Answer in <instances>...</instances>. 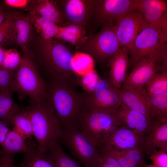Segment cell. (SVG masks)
<instances>
[{"label": "cell", "instance_id": "1", "mask_svg": "<svg viewBox=\"0 0 167 167\" xmlns=\"http://www.w3.org/2000/svg\"><path fill=\"white\" fill-rule=\"evenodd\" d=\"M48 100L63 129L77 126L88 109V95L66 81H49Z\"/></svg>", "mask_w": 167, "mask_h": 167}, {"label": "cell", "instance_id": "2", "mask_svg": "<svg viewBox=\"0 0 167 167\" xmlns=\"http://www.w3.org/2000/svg\"><path fill=\"white\" fill-rule=\"evenodd\" d=\"M40 45V59L49 81H64L79 86V76L72 66L74 53L65 43L55 38H41Z\"/></svg>", "mask_w": 167, "mask_h": 167}, {"label": "cell", "instance_id": "3", "mask_svg": "<svg viewBox=\"0 0 167 167\" xmlns=\"http://www.w3.org/2000/svg\"><path fill=\"white\" fill-rule=\"evenodd\" d=\"M25 109L31 119L33 135L37 142V149L46 154L49 148L62 137L63 128L48 99L39 102L30 101Z\"/></svg>", "mask_w": 167, "mask_h": 167}, {"label": "cell", "instance_id": "4", "mask_svg": "<svg viewBox=\"0 0 167 167\" xmlns=\"http://www.w3.org/2000/svg\"><path fill=\"white\" fill-rule=\"evenodd\" d=\"M22 57L21 65L14 74L11 90L18 93L20 99L26 96L31 101L47 99V84L33 62V56L23 55Z\"/></svg>", "mask_w": 167, "mask_h": 167}, {"label": "cell", "instance_id": "5", "mask_svg": "<svg viewBox=\"0 0 167 167\" xmlns=\"http://www.w3.org/2000/svg\"><path fill=\"white\" fill-rule=\"evenodd\" d=\"M115 25L110 22L102 27L98 32L91 34L84 45L76 51L88 54L98 64L106 65L120 48Z\"/></svg>", "mask_w": 167, "mask_h": 167}, {"label": "cell", "instance_id": "6", "mask_svg": "<svg viewBox=\"0 0 167 167\" xmlns=\"http://www.w3.org/2000/svg\"><path fill=\"white\" fill-rule=\"evenodd\" d=\"M118 126L114 112L88 109L76 127L98 148L109 133Z\"/></svg>", "mask_w": 167, "mask_h": 167}, {"label": "cell", "instance_id": "7", "mask_svg": "<svg viewBox=\"0 0 167 167\" xmlns=\"http://www.w3.org/2000/svg\"><path fill=\"white\" fill-rule=\"evenodd\" d=\"M84 167H95L100 157L97 147L90 142L76 127L63 129L59 139Z\"/></svg>", "mask_w": 167, "mask_h": 167}, {"label": "cell", "instance_id": "8", "mask_svg": "<svg viewBox=\"0 0 167 167\" xmlns=\"http://www.w3.org/2000/svg\"><path fill=\"white\" fill-rule=\"evenodd\" d=\"M56 1L67 25H79L94 33L98 28L95 16L96 0Z\"/></svg>", "mask_w": 167, "mask_h": 167}, {"label": "cell", "instance_id": "9", "mask_svg": "<svg viewBox=\"0 0 167 167\" xmlns=\"http://www.w3.org/2000/svg\"><path fill=\"white\" fill-rule=\"evenodd\" d=\"M167 41L159 27L148 24L137 35L129 50L130 63L134 66L142 58L158 51Z\"/></svg>", "mask_w": 167, "mask_h": 167}, {"label": "cell", "instance_id": "10", "mask_svg": "<svg viewBox=\"0 0 167 167\" xmlns=\"http://www.w3.org/2000/svg\"><path fill=\"white\" fill-rule=\"evenodd\" d=\"M161 48L157 52L142 58L133 66L132 71L126 76L121 88L134 90L145 95V86L160 71L158 54Z\"/></svg>", "mask_w": 167, "mask_h": 167}, {"label": "cell", "instance_id": "11", "mask_svg": "<svg viewBox=\"0 0 167 167\" xmlns=\"http://www.w3.org/2000/svg\"><path fill=\"white\" fill-rule=\"evenodd\" d=\"M145 137L125 127L118 126L108 134L98 148L100 153L144 146Z\"/></svg>", "mask_w": 167, "mask_h": 167}, {"label": "cell", "instance_id": "12", "mask_svg": "<svg viewBox=\"0 0 167 167\" xmlns=\"http://www.w3.org/2000/svg\"><path fill=\"white\" fill-rule=\"evenodd\" d=\"M138 0H96L95 16L97 27L109 22L115 24L130 11L137 8Z\"/></svg>", "mask_w": 167, "mask_h": 167}, {"label": "cell", "instance_id": "13", "mask_svg": "<svg viewBox=\"0 0 167 167\" xmlns=\"http://www.w3.org/2000/svg\"><path fill=\"white\" fill-rule=\"evenodd\" d=\"M148 24L137 8L121 18L115 25L120 47L129 50L137 35Z\"/></svg>", "mask_w": 167, "mask_h": 167}, {"label": "cell", "instance_id": "14", "mask_svg": "<svg viewBox=\"0 0 167 167\" xmlns=\"http://www.w3.org/2000/svg\"><path fill=\"white\" fill-rule=\"evenodd\" d=\"M32 31L33 26L28 14L20 11H13L6 43L10 42L19 45L23 55L33 56L29 48Z\"/></svg>", "mask_w": 167, "mask_h": 167}, {"label": "cell", "instance_id": "15", "mask_svg": "<svg viewBox=\"0 0 167 167\" xmlns=\"http://www.w3.org/2000/svg\"><path fill=\"white\" fill-rule=\"evenodd\" d=\"M88 94V109L113 113L122 105L120 90L114 88L108 83Z\"/></svg>", "mask_w": 167, "mask_h": 167}, {"label": "cell", "instance_id": "16", "mask_svg": "<svg viewBox=\"0 0 167 167\" xmlns=\"http://www.w3.org/2000/svg\"><path fill=\"white\" fill-rule=\"evenodd\" d=\"M137 9L148 23L159 27L167 37V1L138 0Z\"/></svg>", "mask_w": 167, "mask_h": 167}, {"label": "cell", "instance_id": "17", "mask_svg": "<svg viewBox=\"0 0 167 167\" xmlns=\"http://www.w3.org/2000/svg\"><path fill=\"white\" fill-rule=\"evenodd\" d=\"M114 113L120 126L145 137L152 127L153 120L123 105Z\"/></svg>", "mask_w": 167, "mask_h": 167}, {"label": "cell", "instance_id": "18", "mask_svg": "<svg viewBox=\"0 0 167 167\" xmlns=\"http://www.w3.org/2000/svg\"><path fill=\"white\" fill-rule=\"evenodd\" d=\"M128 55V49L120 47L106 64L110 69L107 82L119 90L126 77L127 71L130 64Z\"/></svg>", "mask_w": 167, "mask_h": 167}, {"label": "cell", "instance_id": "19", "mask_svg": "<svg viewBox=\"0 0 167 167\" xmlns=\"http://www.w3.org/2000/svg\"><path fill=\"white\" fill-rule=\"evenodd\" d=\"M26 11H34L43 18L60 27L67 25L56 1L31 0Z\"/></svg>", "mask_w": 167, "mask_h": 167}, {"label": "cell", "instance_id": "20", "mask_svg": "<svg viewBox=\"0 0 167 167\" xmlns=\"http://www.w3.org/2000/svg\"><path fill=\"white\" fill-rule=\"evenodd\" d=\"M144 147L148 156L157 148L167 152V122L153 120L152 127L145 137Z\"/></svg>", "mask_w": 167, "mask_h": 167}, {"label": "cell", "instance_id": "21", "mask_svg": "<svg viewBox=\"0 0 167 167\" xmlns=\"http://www.w3.org/2000/svg\"><path fill=\"white\" fill-rule=\"evenodd\" d=\"M92 34L93 33L81 26L71 24L59 26L55 38L74 46L77 51L84 45Z\"/></svg>", "mask_w": 167, "mask_h": 167}, {"label": "cell", "instance_id": "22", "mask_svg": "<svg viewBox=\"0 0 167 167\" xmlns=\"http://www.w3.org/2000/svg\"><path fill=\"white\" fill-rule=\"evenodd\" d=\"M116 160L123 167H144L145 154L144 146L105 153Z\"/></svg>", "mask_w": 167, "mask_h": 167}, {"label": "cell", "instance_id": "23", "mask_svg": "<svg viewBox=\"0 0 167 167\" xmlns=\"http://www.w3.org/2000/svg\"><path fill=\"white\" fill-rule=\"evenodd\" d=\"M13 92L10 88L0 90V121L10 129L13 128L14 116L24 108L13 101Z\"/></svg>", "mask_w": 167, "mask_h": 167}, {"label": "cell", "instance_id": "24", "mask_svg": "<svg viewBox=\"0 0 167 167\" xmlns=\"http://www.w3.org/2000/svg\"><path fill=\"white\" fill-rule=\"evenodd\" d=\"M119 97L121 105L153 120L145 96L134 90L121 88Z\"/></svg>", "mask_w": 167, "mask_h": 167}, {"label": "cell", "instance_id": "25", "mask_svg": "<svg viewBox=\"0 0 167 167\" xmlns=\"http://www.w3.org/2000/svg\"><path fill=\"white\" fill-rule=\"evenodd\" d=\"M28 146L23 160L18 167H58L55 161L47 154L39 152L33 142L27 141Z\"/></svg>", "mask_w": 167, "mask_h": 167}, {"label": "cell", "instance_id": "26", "mask_svg": "<svg viewBox=\"0 0 167 167\" xmlns=\"http://www.w3.org/2000/svg\"><path fill=\"white\" fill-rule=\"evenodd\" d=\"M28 11L27 14L32 26L41 38L45 39L55 38L58 33L59 26L43 18L34 11Z\"/></svg>", "mask_w": 167, "mask_h": 167}, {"label": "cell", "instance_id": "27", "mask_svg": "<svg viewBox=\"0 0 167 167\" xmlns=\"http://www.w3.org/2000/svg\"><path fill=\"white\" fill-rule=\"evenodd\" d=\"M153 120L167 122V92L159 95H145Z\"/></svg>", "mask_w": 167, "mask_h": 167}, {"label": "cell", "instance_id": "28", "mask_svg": "<svg viewBox=\"0 0 167 167\" xmlns=\"http://www.w3.org/2000/svg\"><path fill=\"white\" fill-rule=\"evenodd\" d=\"M26 138L13 130H11L7 135L2 149L5 152L15 155L20 152L27 153L28 146Z\"/></svg>", "mask_w": 167, "mask_h": 167}, {"label": "cell", "instance_id": "29", "mask_svg": "<svg viewBox=\"0 0 167 167\" xmlns=\"http://www.w3.org/2000/svg\"><path fill=\"white\" fill-rule=\"evenodd\" d=\"M46 154L55 161L58 167H82L78 161L65 153L59 141L49 148Z\"/></svg>", "mask_w": 167, "mask_h": 167}, {"label": "cell", "instance_id": "30", "mask_svg": "<svg viewBox=\"0 0 167 167\" xmlns=\"http://www.w3.org/2000/svg\"><path fill=\"white\" fill-rule=\"evenodd\" d=\"M12 130L27 138L33 135V128L29 114L24 108L17 113L12 121Z\"/></svg>", "mask_w": 167, "mask_h": 167}, {"label": "cell", "instance_id": "31", "mask_svg": "<svg viewBox=\"0 0 167 167\" xmlns=\"http://www.w3.org/2000/svg\"><path fill=\"white\" fill-rule=\"evenodd\" d=\"M94 62L88 54L76 51L73 55L72 66L74 72L79 76H81L94 69Z\"/></svg>", "mask_w": 167, "mask_h": 167}, {"label": "cell", "instance_id": "32", "mask_svg": "<svg viewBox=\"0 0 167 167\" xmlns=\"http://www.w3.org/2000/svg\"><path fill=\"white\" fill-rule=\"evenodd\" d=\"M145 95H157L167 92V72L156 73L144 86Z\"/></svg>", "mask_w": 167, "mask_h": 167}, {"label": "cell", "instance_id": "33", "mask_svg": "<svg viewBox=\"0 0 167 167\" xmlns=\"http://www.w3.org/2000/svg\"><path fill=\"white\" fill-rule=\"evenodd\" d=\"M22 59L20 53L16 49H5L2 69L15 73L21 65Z\"/></svg>", "mask_w": 167, "mask_h": 167}, {"label": "cell", "instance_id": "34", "mask_svg": "<svg viewBox=\"0 0 167 167\" xmlns=\"http://www.w3.org/2000/svg\"><path fill=\"white\" fill-rule=\"evenodd\" d=\"M79 86L88 93L104 85L94 69L84 75L79 76Z\"/></svg>", "mask_w": 167, "mask_h": 167}, {"label": "cell", "instance_id": "35", "mask_svg": "<svg viewBox=\"0 0 167 167\" xmlns=\"http://www.w3.org/2000/svg\"><path fill=\"white\" fill-rule=\"evenodd\" d=\"M153 165L158 167H167V152L156 150L149 156Z\"/></svg>", "mask_w": 167, "mask_h": 167}, {"label": "cell", "instance_id": "36", "mask_svg": "<svg viewBox=\"0 0 167 167\" xmlns=\"http://www.w3.org/2000/svg\"><path fill=\"white\" fill-rule=\"evenodd\" d=\"M15 73L0 68V90L8 88L11 89Z\"/></svg>", "mask_w": 167, "mask_h": 167}, {"label": "cell", "instance_id": "37", "mask_svg": "<svg viewBox=\"0 0 167 167\" xmlns=\"http://www.w3.org/2000/svg\"><path fill=\"white\" fill-rule=\"evenodd\" d=\"M95 167H123L115 158L105 153H100V157Z\"/></svg>", "mask_w": 167, "mask_h": 167}, {"label": "cell", "instance_id": "38", "mask_svg": "<svg viewBox=\"0 0 167 167\" xmlns=\"http://www.w3.org/2000/svg\"><path fill=\"white\" fill-rule=\"evenodd\" d=\"M13 11L10 12L7 17L0 25V45L6 43L12 20Z\"/></svg>", "mask_w": 167, "mask_h": 167}, {"label": "cell", "instance_id": "39", "mask_svg": "<svg viewBox=\"0 0 167 167\" xmlns=\"http://www.w3.org/2000/svg\"><path fill=\"white\" fill-rule=\"evenodd\" d=\"M14 155L0 150V167H18L15 165Z\"/></svg>", "mask_w": 167, "mask_h": 167}, {"label": "cell", "instance_id": "40", "mask_svg": "<svg viewBox=\"0 0 167 167\" xmlns=\"http://www.w3.org/2000/svg\"><path fill=\"white\" fill-rule=\"evenodd\" d=\"M159 61L161 72H167V44L165 43L159 51Z\"/></svg>", "mask_w": 167, "mask_h": 167}, {"label": "cell", "instance_id": "41", "mask_svg": "<svg viewBox=\"0 0 167 167\" xmlns=\"http://www.w3.org/2000/svg\"><path fill=\"white\" fill-rule=\"evenodd\" d=\"M31 0H5V4L8 7L17 9L27 10Z\"/></svg>", "mask_w": 167, "mask_h": 167}, {"label": "cell", "instance_id": "42", "mask_svg": "<svg viewBox=\"0 0 167 167\" xmlns=\"http://www.w3.org/2000/svg\"><path fill=\"white\" fill-rule=\"evenodd\" d=\"M11 130L2 122L0 121V145L2 147L6 136Z\"/></svg>", "mask_w": 167, "mask_h": 167}, {"label": "cell", "instance_id": "43", "mask_svg": "<svg viewBox=\"0 0 167 167\" xmlns=\"http://www.w3.org/2000/svg\"><path fill=\"white\" fill-rule=\"evenodd\" d=\"M10 12H7L3 7L0 6V25L7 17Z\"/></svg>", "mask_w": 167, "mask_h": 167}, {"label": "cell", "instance_id": "44", "mask_svg": "<svg viewBox=\"0 0 167 167\" xmlns=\"http://www.w3.org/2000/svg\"><path fill=\"white\" fill-rule=\"evenodd\" d=\"M5 49L0 45V68L2 69V63L4 59Z\"/></svg>", "mask_w": 167, "mask_h": 167}, {"label": "cell", "instance_id": "45", "mask_svg": "<svg viewBox=\"0 0 167 167\" xmlns=\"http://www.w3.org/2000/svg\"><path fill=\"white\" fill-rule=\"evenodd\" d=\"M144 167H158L154 165H147L145 164Z\"/></svg>", "mask_w": 167, "mask_h": 167}]
</instances>
